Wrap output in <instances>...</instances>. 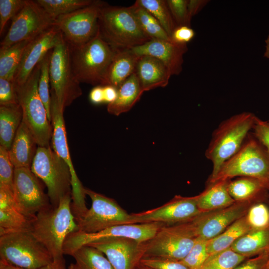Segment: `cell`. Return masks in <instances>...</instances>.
<instances>
[{
    "label": "cell",
    "mask_w": 269,
    "mask_h": 269,
    "mask_svg": "<svg viewBox=\"0 0 269 269\" xmlns=\"http://www.w3.org/2000/svg\"><path fill=\"white\" fill-rule=\"evenodd\" d=\"M251 132L269 154V120L264 121L257 117Z\"/></svg>",
    "instance_id": "cell-46"
},
{
    "label": "cell",
    "mask_w": 269,
    "mask_h": 269,
    "mask_svg": "<svg viewBox=\"0 0 269 269\" xmlns=\"http://www.w3.org/2000/svg\"><path fill=\"white\" fill-rule=\"evenodd\" d=\"M131 50L138 56L148 55L161 61L171 75H178L182 70L183 56L187 51V44H178L171 40L152 39Z\"/></svg>",
    "instance_id": "cell-21"
},
{
    "label": "cell",
    "mask_w": 269,
    "mask_h": 269,
    "mask_svg": "<svg viewBox=\"0 0 269 269\" xmlns=\"http://www.w3.org/2000/svg\"><path fill=\"white\" fill-rule=\"evenodd\" d=\"M31 40L22 41L0 49V78L13 80L25 49Z\"/></svg>",
    "instance_id": "cell-33"
},
{
    "label": "cell",
    "mask_w": 269,
    "mask_h": 269,
    "mask_svg": "<svg viewBox=\"0 0 269 269\" xmlns=\"http://www.w3.org/2000/svg\"><path fill=\"white\" fill-rule=\"evenodd\" d=\"M136 1L157 19L170 37L177 25L171 14L166 0H137Z\"/></svg>",
    "instance_id": "cell-35"
},
{
    "label": "cell",
    "mask_w": 269,
    "mask_h": 269,
    "mask_svg": "<svg viewBox=\"0 0 269 269\" xmlns=\"http://www.w3.org/2000/svg\"><path fill=\"white\" fill-rule=\"evenodd\" d=\"M89 99L94 104L104 103L103 86H95L90 92Z\"/></svg>",
    "instance_id": "cell-50"
},
{
    "label": "cell",
    "mask_w": 269,
    "mask_h": 269,
    "mask_svg": "<svg viewBox=\"0 0 269 269\" xmlns=\"http://www.w3.org/2000/svg\"><path fill=\"white\" fill-rule=\"evenodd\" d=\"M228 190L236 202L262 201L269 195V189L263 182L248 177L230 179Z\"/></svg>",
    "instance_id": "cell-27"
},
{
    "label": "cell",
    "mask_w": 269,
    "mask_h": 269,
    "mask_svg": "<svg viewBox=\"0 0 269 269\" xmlns=\"http://www.w3.org/2000/svg\"><path fill=\"white\" fill-rule=\"evenodd\" d=\"M252 231L246 215L236 221L221 234L208 241L207 250L209 255L226 250L240 237Z\"/></svg>",
    "instance_id": "cell-31"
},
{
    "label": "cell",
    "mask_w": 269,
    "mask_h": 269,
    "mask_svg": "<svg viewBox=\"0 0 269 269\" xmlns=\"http://www.w3.org/2000/svg\"><path fill=\"white\" fill-rule=\"evenodd\" d=\"M208 241L197 238L187 255L180 261L190 269H200L209 255L207 250Z\"/></svg>",
    "instance_id": "cell-40"
},
{
    "label": "cell",
    "mask_w": 269,
    "mask_h": 269,
    "mask_svg": "<svg viewBox=\"0 0 269 269\" xmlns=\"http://www.w3.org/2000/svg\"><path fill=\"white\" fill-rule=\"evenodd\" d=\"M190 222L161 227L155 235L145 242L143 258L182 260L196 241Z\"/></svg>",
    "instance_id": "cell-10"
},
{
    "label": "cell",
    "mask_w": 269,
    "mask_h": 269,
    "mask_svg": "<svg viewBox=\"0 0 269 269\" xmlns=\"http://www.w3.org/2000/svg\"><path fill=\"white\" fill-rule=\"evenodd\" d=\"M231 248L247 258L269 251V227L249 232L238 239Z\"/></svg>",
    "instance_id": "cell-30"
},
{
    "label": "cell",
    "mask_w": 269,
    "mask_h": 269,
    "mask_svg": "<svg viewBox=\"0 0 269 269\" xmlns=\"http://www.w3.org/2000/svg\"><path fill=\"white\" fill-rule=\"evenodd\" d=\"M32 220L17 208L13 191L0 188V236L8 233L30 230Z\"/></svg>",
    "instance_id": "cell-22"
},
{
    "label": "cell",
    "mask_w": 269,
    "mask_h": 269,
    "mask_svg": "<svg viewBox=\"0 0 269 269\" xmlns=\"http://www.w3.org/2000/svg\"><path fill=\"white\" fill-rule=\"evenodd\" d=\"M40 269H66L64 259L53 261L51 263L43 267Z\"/></svg>",
    "instance_id": "cell-52"
},
{
    "label": "cell",
    "mask_w": 269,
    "mask_h": 269,
    "mask_svg": "<svg viewBox=\"0 0 269 269\" xmlns=\"http://www.w3.org/2000/svg\"><path fill=\"white\" fill-rule=\"evenodd\" d=\"M163 225L159 223L131 224L116 226L95 233L77 231L66 238L63 248V254L72 256L83 246L110 238L126 237L145 242L152 238Z\"/></svg>",
    "instance_id": "cell-14"
},
{
    "label": "cell",
    "mask_w": 269,
    "mask_h": 269,
    "mask_svg": "<svg viewBox=\"0 0 269 269\" xmlns=\"http://www.w3.org/2000/svg\"><path fill=\"white\" fill-rule=\"evenodd\" d=\"M104 255L95 247L83 246L72 255L75 262L71 263L68 269H114Z\"/></svg>",
    "instance_id": "cell-32"
},
{
    "label": "cell",
    "mask_w": 269,
    "mask_h": 269,
    "mask_svg": "<svg viewBox=\"0 0 269 269\" xmlns=\"http://www.w3.org/2000/svg\"><path fill=\"white\" fill-rule=\"evenodd\" d=\"M135 269H152L147 266H144L141 264H140L135 268Z\"/></svg>",
    "instance_id": "cell-55"
},
{
    "label": "cell",
    "mask_w": 269,
    "mask_h": 269,
    "mask_svg": "<svg viewBox=\"0 0 269 269\" xmlns=\"http://www.w3.org/2000/svg\"><path fill=\"white\" fill-rule=\"evenodd\" d=\"M69 51L72 69L77 80L94 86H104L116 49L102 38L99 31L83 45H69Z\"/></svg>",
    "instance_id": "cell-4"
},
{
    "label": "cell",
    "mask_w": 269,
    "mask_h": 269,
    "mask_svg": "<svg viewBox=\"0 0 269 269\" xmlns=\"http://www.w3.org/2000/svg\"><path fill=\"white\" fill-rule=\"evenodd\" d=\"M0 260L25 269H40L53 259L30 230L0 236Z\"/></svg>",
    "instance_id": "cell-7"
},
{
    "label": "cell",
    "mask_w": 269,
    "mask_h": 269,
    "mask_svg": "<svg viewBox=\"0 0 269 269\" xmlns=\"http://www.w3.org/2000/svg\"><path fill=\"white\" fill-rule=\"evenodd\" d=\"M14 169L8 150L0 145V187L13 191Z\"/></svg>",
    "instance_id": "cell-41"
},
{
    "label": "cell",
    "mask_w": 269,
    "mask_h": 269,
    "mask_svg": "<svg viewBox=\"0 0 269 269\" xmlns=\"http://www.w3.org/2000/svg\"><path fill=\"white\" fill-rule=\"evenodd\" d=\"M52 50L48 52L41 61L40 73L38 84V91L46 108L49 121L51 123V94L49 88V60Z\"/></svg>",
    "instance_id": "cell-38"
},
{
    "label": "cell",
    "mask_w": 269,
    "mask_h": 269,
    "mask_svg": "<svg viewBox=\"0 0 269 269\" xmlns=\"http://www.w3.org/2000/svg\"><path fill=\"white\" fill-rule=\"evenodd\" d=\"M13 193L17 208L31 219L51 205L39 178L30 168H14Z\"/></svg>",
    "instance_id": "cell-16"
},
{
    "label": "cell",
    "mask_w": 269,
    "mask_h": 269,
    "mask_svg": "<svg viewBox=\"0 0 269 269\" xmlns=\"http://www.w3.org/2000/svg\"><path fill=\"white\" fill-rule=\"evenodd\" d=\"M208 0H189L188 1V9L192 18L199 12L209 2Z\"/></svg>",
    "instance_id": "cell-49"
},
{
    "label": "cell",
    "mask_w": 269,
    "mask_h": 269,
    "mask_svg": "<svg viewBox=\"0 0 269 269\" xmlns=\"http://www.w3.org/2000/svg\"><path fill=\"white\" fill-rule=\"evenodd\" d=\"M22 121L20 105L0 106V145L9 150Z\"/></svg>",
    "instance_id": "cell-29"
},
{
    "label": "cell",
    "mask_w": 269,
    "mask_h": 269,
    "mask_svg": "<svg viewBox=\"0 0 269 269\" xmlns=\"http://www.w3.org/2000/svg\"><path fill=\"white\" fill-rule=\"evenodd\" d=\"M130 7L142 29L151 39L171 40L170 37L157 19L136 1Z\"/></svg>",
    "instance_id": "cell-34"
},
{
    "label": "cell",
    "mask_w": 269,
    "mask_h": 269,
    "mask_svg": "<svg viewBox=\"0 0 269 269\" xmlns=\"http://www.w3.org/2000/svg\"><path fill=\"white\" fill-rule=\"evenodd\" d=\"M104 103L108 104L113 102L117 98L118 89L111 85L103 86Z\"/></svg>",
    "instance_id": "cell-51"
},
{
    "label": "cell",
    "mask_w": 269,
    "mask_h": 269,
    "mask_svg": "<svg viewBox=\"0 0 269 269\" xmlns=\"http://www.w3.org/2000/svg\"><path fill=\"white\" fill-rule=\"evenodd\" d=\"M88 245L102 252L114 269H135L145 251V242L126 237L105 239Z\"/></svg>",
    "instance_id": "cell-19"
},
{
    "label": "cell",
    "mask_w": 269,
    "mask_h": 269,
    "mask_svg": "<svg viewBox=\"0 0 269 269\" xmlns=\"http://www.w3.org/2000/svg\"><path fill=\"white\" fill-rule=\"evenodd\" d=\"M188 0H166L177 26H190L192 18L188 11Z\"/></svg>",
    "instance_id": "cell-42"
},
{
    "label": "cell",
    "mask_w": 269,
    "mask_h": 269,
    "mask_svg": "<svg viewBox=\"0 0 269 269\" xmlns=\"http://www.w3.org/2000/svg\"><path fill=\"white\" fill-rule=\"evenodd\" d=\"M41 61L35 66L27 80L14 85L18 104L22 112V121L33 135L38 146L49 147L52 126L38 91Z\"/></svg>",
    "instance_id": "cell-6"
},
{
    "label": "cell",
    "mask_w": 269,
    "mask_h": 269,
    "mask_svg": "<svg viewBox=\"0 0 269 269\" xmlns=\"http://www.w3.org/2000/svg\"><path fill=\"white\" fill-rule=\"evenodd\" d=\"M30 168L47 187L52 206L56 207L63 198L72 195L70 169L50 146H38Z\"/></svg>",
    "instance_id": "cell-8"
},
{
    "label": "cell",
    "mask_w": 269,
    "mask_h": 269,
    "mask_svg": "<svg viewBox=\"0 0 269 269\" xmlns=\"http://www.w3.org/2000/svg\"><path fill=\"white\" fill-rule=\"evenodd\" d=\"M256 201H258L235 202L229 206L200 214L189 221L194 235L206 240L216 237L245 216L251 205Z\"/></svg>",
    "instance_id": "cell-18"
},
{
    "label": "cell",
    "mask_w": 269,
    "mask_h": 269,
    "mask_svg": "<svg viewBox=\"0 0 269 269\" xmlns=\"http://www.w3.org/2000/svg\"><path fill=\"white\" fill-rule=\"evenodd\" d=\"M264 200L253 203L246 215L252 230H258L269 227V207Z\"/></svg>",
    "instance_id": "cell-39"
},
{
    "label": "cell",
    "mask_w": 269,
    "mask_h": 269,
    "mask_svg": "<svg viewBox=\"0 0 269 269\" xmlns=\"http://www.w3.org/2000/svg\"><path fill=\"white\" fill-rule=\"evenodd\" d=\"M236 177L257 179L269 189V154L251 132L239 151L222 164L216 176L208 183Z\"/></svg>",
    "instance_id": "cell-5"
},
{
    "label": "cell",
    "mask_w": 269,
    "mask_h": 269,
    "mask_svg": "<svg viewBox=\"0 0 269 269\" xmlns=\"http://www.w3.org/2000/svg\"><path fill=\"white\" fill-rule=\"evenodd\" d=\"M266 49L264 53V57L269 59V34L265 40Z\"/></svg>",
    "instance_id": "cell-54"
},
{
    "label": "cell",
    "mask_w": 269,
    "mask_h": 269,
    "mask_svg": "<svg viewBox=\"0 0 269 269\" xmlns=\"http://www.w3.org/2000/svg\"><path fill=\"white\" fill-rule=\"evenodd\" d=\"M105 3L94 0L87 6L57 17L53 25L58 28L70 46L83 45L97 35L100 11Z\"/></svg>",
    "instance_id": "cell-13"
},
{
    "label": "cell",
    "mask_w": 269,
    "mask_h": 269,
    "mask_svg": "<svg viewBox=\"0 0 269 269\" xmlns=\"http://www.w3.org/2000/svg\"><path fill=\"white\" fill-rule=\"evenodd\" d=\"M195 35L194 30L188 26H177L173 31L170 38L175 43L187 44Z\"/></svg>",
    "instance_id": "cell-48"
},
{
    "label": "cell",
    "mask_w": 269,
    "mask_h": 269,
    "mask_svg": "<svg viewBox=\"0 0 269 269\" xmlns=\"http://www.w3.org/2000/svg\"><path fill=\"white\" fill-rule=\"evenodd\" d=\"M140 264L152 269H190L180 261L166 259L143 258Z\"/></svg>",
    "instance_id": "cell-44"
},
{
    "label": "cell",
    "mask_w": 269,
    "mask_h": 269,
    "mask_svg": "<svg viewBox=\"0 0 269 269\" xmlns=\"http://www.w3.org/2000/svg\"><path fill=\"white\" fill-rule=\"evenodd\" d=\"M247 258L229 248L209 255L200 269H234Z\"/></svg>",
    "instance_id": "cell-36"
},
{
    "label": "cell",
    "mask_w": 269,
    "mask_h": 269,
    "mask_svg": "<svg viewBox=\"0 0 269 269\" xmlns=\"http://www.w3.org/2000/svg\"><path fill=\"white\" fill-rule=\"evenodd\" d=\"M143 92L137 76L135 73L133 74L118 88L117 98L108 104V112L117 116L128 112L139 101Z\"/></svg>",
    "instance_id": "cell-26"
},
{
    "label": "cell",
    "mask_w": 269,
    "mask_h": 269,
    "mask_svg": "<svg viewBox=\"0 0 269 269\" xmlns=\"http://www.w3.org/2000/svg\"><path fill=\"white\" fill-rule=\"evenodd\" d=\"M135 73L144 92L166 87L172 76L161 61L148 55L139 56Z\"/></svg>",
    "instance_id": "cell-23"
},
{
    "label": "cell",
    "mask_w": 269,
    "mask_h": 269,
    "mask_svg": "<svg viewBox=\"0 0 269 269\" xmlns=\"http://www.w3.org/2000/svg\"><path fill=\"white\" fill-rule=\"evenodd\" d=\"M51 90L54 93L60 108L64 111L82 95L80 82L71 67L69 45L62 35L52 49L49 60Z\"/></svg>",
    "instance_id": "cell-9"
},
{
    "label": "cell",
    "mask_w": 269,
    "mask_h": 269,
    "mask_svg": "<svg viewBox=\"0 0 269 269\" xmlns=\"http://www.w3.org/2000/svg\"><path fill=\"white\" fill-rule=\"evenodd\" d=\"M234 269H269V251L242 262Z\"/></svg>",
    "instance_id": "cell-47"
},
{
    "label": "cell",
    "mask_w": 269,
    "mask_h": 269,
    "mask_svg": "<svg viewBox=\"0 0 269 269\" xmlns=\"http://www.w3.org/2000/svg\"><path fill=\"white\" fill-rule=\"evenodd\" d=\"M94 0H35L54 20L93 3Z\"/></svg>",
    "instance_id": "cell-37"
},
{
    "label": "cell",
    "mask_w": 269,
    "mask_h": 269,
    "mask_svg": "<svg viewBox=\"0 0 269 269\" xmlns=\"http://www.w3.org/2000/svg\"><path fill=\"white\" fill-rule=\"evenodd\" d=\"M72 195L63 198L56 207L51 205L38 212L30 231L51 255L53 261L64 259L63 248L67 236L78 231L71 209Z\"/></svg>",
    "instance_id": "cell-1"
},
{
    "label": "cell",
    "mask_w": 269,
    "mask_h": 269,
    "mask_svg": "<svg viewBox=\"0 0 269 269\" xmlns=\"http://www.w3.org/2000/svg\"><path fill=\"white\" fill-rule=\"evenodd\" d=\"M139 58L131 49H116L106 74L104 86L109 85L118 89L135 72Z\"/></svg>",
    "instance_id": "cell-25"
},
{
    "label": "cell",
    "mask_w": 269,
    "mask_h": 269,
    "mask_svg": "<svg viewBox=\"0 0 269 269\" xmlns=\"http://www.w3.org/2000/svg\"><path fill=\"white\" fill-rule=\"evenodd\" d=\"M53 23L54 20L35 0H25L23 7L12 18L0 49L32 39L53 26Z\"/></svg>",
    "instance_id": "cell-15"
},
{
    "label": "cell",
    "mask_w": 269,
    "mask_h": 269,
    "mask_svg": "<svg viewBox=\"0 0 269 269\" xmlns=\"http://www.w3.org/2000/svg\"><path fill=\"white\" fill-rule=\"evenodd\" d=\"M38 146L31 132L22 121L8 150L14 168H30Z\"/></svg>",
    "instance_id": "cell-24"
},
{
    "label": "cell",
    "mask_w": 269,
    "mask_h": 269,
    "mask_svg": "<svg viewBox=\"0 0 269 269\" xmlns=\"http://www.w3.org/2000/svg\"><path fill=\"white\" fill-rule=\"evenodd\" d=\"M201 213L197 206V195H176L160 207L131 215L133 224L159 223L171 225L189 222Z\"/></svg>",
    "instance_id": "cell-17"
},
{
    "label": "cell",
    "mask_w": 269,
    "mask_h": 269,
    "mask_svg": "<svg viewBox=\"0 0 269 269\" xmlns=\"http://www.w3.org/2000/svg\"><path fill=\"white\" fill-rule=\"evenodd\" d=\"M0 269H25L0 260Z\"/></svg>",
    "instance_id": "cell-53"
},
{
    "label": "cell",
    "mask_w": 269,
    "mask_h": 269,
    "mask_svg": "<svg viewBox=\"0 0 269 269\" xmlns=\"http://www.w3.org/2000/svg\"><path fill=\"white\" fill-rule=\"evenodd\" d=\"M62 36L60 31L53 25L32 39L25 49L15 72L13 84H23L35 66L60 41Z\"/></svg>",
    "instance_id": "cell-20"
},
{
    "label": "cell",
    "mask_w": 269,
    "mask_h": 269,
    "mask_svg": "<svg viewBox=\"0 0 269 269\" xmlns=\"http://www.w3.org/2000/svg\"><path fill=\"white\" fill-rule=\"evenodd\" d=\"M25 0H0V34L7 21L22 9Z\"/></svg>",
    "instance_id": "cell-43"
},
{
    "label": "cell",
    "mask_w": 269,
    "mask_h": 269,
    "mask_svg": "<svg viewBox=\"0 0 269 269\" xmlns=\"http://www.w3.org/2000/svg\"><path fill=\"white\" fill-rule=\"evenodd\" d=\"M229 180L210 184L203 192L197 195V206L201 212L222 209L229 206L236 202L228 190Z\"/></svg>",
    "instance_id": "cell-28"
},
{
    "label": "cell",
    "mask_w": 269,
    "mask_h": 269,
    "mask_svg": "<svg viewBox=\"0 0 269 269\" xmlns=\"http://www.w3.org/2000/svg\"><path fill=\"white\" fill-rule=\"evenodd\" d=\"M98 31L115 49H131L151 39L142 29L130 6L110 5L107 2L100 11Z\"/></svg>",
    "instance_id": "cell-3"
},
{
    "label": "cell",
    "mask_w": 269,
    "mask_h": 269,
    "mask_svg": "<svg viewBox=\"0 0 269 269\" xmlns=\"http://www.w3.org/2000/svg\"><path fill=\"white\" fill-rule=\"evenodd\" d=\"M85 194L92 201V206L77 220L78 231L95 233L112 227L133 224L131 214L123 209L113 199L85 188Z\"/></svg>",
    "instance_id": "cell-12"
},
{
    "label": "cell",
    "mask_w": 269,
    "mask_h": 269,
    "mask_svg": "<svg viewBox=\"0 0 269 269\" xmlns=\"http://www.w3.org/2000/svg\"><path fill=\"white\" fill-rule=\"evenodd\" d=\"M18 104L13 80L0 78V106Z\"/></svg>",
    "instance_id": "cell-45"
},
{
    "label": "cell",
    "mask_w": 269,
    "mask_h": 269,
    "mask_svg": "<svg viewBox=\"0 0 269 269\" xmlns=\"http://www.w3.org/2000/svg\"><path fill=\"white\" fill-rule=\"evenodd\" d=\"M51 116L52 126L51 144L53 150L68 165L71 174V209L76 219L82 217L88 211L85 203V188L79 179L75 171L69 154L63 111L59 107L56 96L50 89Z\"/></svg>",
    "instance_id": "cell-11"
},
{
    "label": "cell",
    "mask_w": 269,
    "mask_h": 269,
    "mask_svg": "<svg viewBox=\"0 0 269 269\" xmlns=\"http://www.w3.org/2000/svg\"><path fill=\"white\" fill-rule=\"evenodd\" d=\"M257 116L243 112L224 120L213 131L205 155L213 164L208 181L213 179L222 164L240 149L252 131Z\"/></svg>",
    "instance_id": "cell-2"
}]
</instances>
